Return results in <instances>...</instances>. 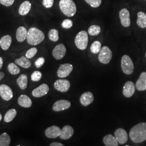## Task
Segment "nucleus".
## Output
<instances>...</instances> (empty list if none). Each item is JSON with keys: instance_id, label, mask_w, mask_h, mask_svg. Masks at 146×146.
<instances>
[{"instance_id": "1", "label": "nucleus", "mask_w": 146, "mask_h": 146, "mask_svg": "<svg viewBox=\"0 0 146 146\" xmlns=\"http://www.w3.org/2000/svg\"><path fill=\"white\" fill-rule=\"evenodd\" d=\"M131 140L139 143L146 140V122H141L134 126L129 131Z\"/></svg>"}, {"instance_id": "2", "label": "nucleus", "mask_w": 146, "mask_h": 146, "mask_svg": "<svg viewBox=\"0 0 146 146\" xmlns=\"http://www.w3.org/2000/svg\"><path fill=\"white\" fill-rule=\"evenodd\" d=\"M45 35L41 30L32 27L28 31L27 36V42L33 46H36L44 40Z\"/></svg>"}, {"instance_id": "3", "label": "nucleus", "mask_w": 146, "mask_h": 146, "mask_svg": "<svg viewBox=\"0 0 146 146\" xmlns=\"http://www.w3.org/2000/svg\"><path fill=\"white\" fill-rule=\"evenodd\" d=\"M59 6L61 11L68 17H72L76 13V6L73 0H60Z\"/></svg>"}, {"instance_id": "4", "label": "nucleus", "mask_w": 146, "mask_h": 146, "mask_svg": "<svg viewBox=\"0 0 146 146\" xmlns=\"http://www.w3.org/2000/svg\"><path fill=\"white\" fill-rule=\"evenodd\" d=\"M88 42V36L87 31H80L75 38V43L76 47L80 50H85Z\"/></svg>"}, {"instance_id": "5", "label": "nucleus", "mask_w": 146, "mask_h": 146, "mask_svg": "<svg viewBox=\"0 0 146 146\" xmlns=\"http://www.w3.org/2000/svg\"><path fill=\"white\" fill-rule=\"evenodd\" d=\"M121 68L126 75H131L134 72V63L131 58L127 55H123L121 58Z\"/></svg>"}, {"instance_id": "6", "label": "nucleus", "mask_w": 146, "mask_h": 146, "mask_svg": "<svg viewBox=\"0 0 146 146\" xmlns=\"http://www.w3.org/2000/svg\"><path fill=\"white\" fill-rule=\"evenodd\" d=\"M113 56L111 50L107 46L102 47L99 54V60L103 64H108L110 62Z\"/></svg>"}, {"instance_id": "7", "label": "nucleus", "mask_w": 146, "mask_h": 146, "mask_svg": "<svg viewBox=\"0 0 146 146\" xmlns=\"http://www.w3.org/2000/svg\"><path fill=\"white\" fill-rule=\"evenodd\" d=\"M73 69V65L71 64L65 63L61 64L57 72L58 77L60 78H64L67 77L72 72Z\"/></svg>"}, {"instance_id": "8", "label": "nucleus", "mask_w": 146, "mask_h": 146, "mask_svg": "<svg viewBox=\"0 0 146 146\" xmlns=\"http://www.w3.org/2000/svg\"><path fill=\"white\" fill-rule=\"evenodd\" d=\"M119 17L121 25L124 27H129L131 25L130 13L126 8L122 9L119 12Z\"/></svg>"}, {"instance_id": "9", "label": "nucleus", "mask_w": 146, "mask_h": 146, "mask_svg": "<svg viewBox=\"0 0 146 146\" xmlns=\"http://www.w3.org/2000/svg\"><path fill=\"white\" fill-rule=\"evenodd\" d=\"M66 53V48L62 43L58 44L52 50V56L56 60H61L65 56Z\"/></svg>"}, {"instance_id": "10", "label": "nucleus", "mask_w": 146, "mask_h": 146, "mask_svg": "<svg viewBox=\"0 0 146 146\" xmlns=\"http://www.w3.org/2000/svg\"><path fill=\"white\" fill-rule=\"evenodd\" d=\"M70 84L67 80H58L54 84V88L58 91L64 93L67 92L70 88Z\"/></svg>"}, {"instance_id": "11", "label": "nucleus", "mask_w": 146, "mask_h": 146, "mask_svg": "<svg viewBox=\"0 0 146 146\" xmlns=\"http://www.w3.org/2000/svg\"><path fill=\"white\" fill-rule=\"evenodd\" d=\"M0 96L5 101H9L13 97V93L11 89L6 84L0 86Z\"/></svg>"}, {"instance_id": "12", "label": "nucleus", "mask_w": 146, "mask_h": 146, "mask_svg": "<svg viewBox=\"0 0 146 146\" xmlns=\"http://www.w3.org/2000/svg\"><path fill=\"white\" fill-rule=\"evenodd\" d=\"M71 106V103L66 100H60L54 103L52 106V110L55 111H60L67 110Z\"/></svg>"}, {"instance_id": "13", "label": "nucleus", "mask_w": 146, "mask_h": 146, "mask_svg": "<svg viewBox=\"0 0 146 146\" xmlns=\"http://www.w3.org/2000/svg\"><path fill=\"white\" fill-rule=\"evenodd\" d=\"M114 136L120 144H125L128 141V135L127 131L122 128H118L115 131L114 133Z\"/></svg>"}, {"instance_id": "14", "label": "nucleus", "mask_w": 146, "mask_h": 146, "mask_svg": "<svg viewBox=\"0 0 146 146\" xmlns=\"http://www.w3.org/2000/svg\"><path fill=\"white\" fill-rule=\"evenodd\" d=\"M49 90V88L47 84H43L33 90L32 95L35 98H40L46 95Z\"/></svg>"}, {"instance_id": "15", "label": "nucleus", "mask_w": 146, "mask_h": 146, "mask_svg": "<svg viewBox=\"0 0 146 146\" xmlns=\"http://www.w3.org/2000/svg\"><path fill=\"white\" fill-rule=\"evenodd\" d=\"M135 91L134 84L131 81H127L123 88V94L126 98H131Z\"/></svg>"}, {"instance_id": "16", "label": "nucleus", "mask_w": 146, "mask_h": 146, "mask_svg": "<svg viewBox=\"0 0 146 146\" xmlns=\"http://www.w3.org/2000/svg\"><path fill=\"white\" fill-rule=\"evenodd\" d=\"M61 131V130L56 125H52L46 129L45 131V135L48 138L54 139L60 136Z\"/></svg>"}, {"instance_id": "17", "label": "nucleus", "mask_w": 146, "mask_h": 146, "mask_svg": "<svg viewBox=\"0 0 146 146\" xmlns=\"http://www.w3.org/2000/svg\"><path fill=\"white\" fill-rule=\"evenodd\" d=\"M94 96L90 92H87L82 94L80 101L83 106H88L94 101Z\"/></svg>"}, {"instance_id": "18", "label": "nucleus", "mask_w": 146, "mask_h": 146, "mask_svg": "<svg viewBox=\"0 0 146 146\" xmlns=\"http://www.w3.org/2000/svg\"><path fill=\"white\" fill-rule=\"evenodd\" d=\"M74 133V131L72 127L68 125H65L63 127L59 136L62 140H68L72 137Z\"/></svg>"}, {"instance_id": "19", "label": "nucleus", "mask_w": 146, "mask_h": 146, "mask_svg": "<svg viewBox=\"0 0 146 146\" xmlns=\"http://www.w3.org/2000/svg\"><path fill=\"white\" fill-rule=\"evenodd\" d=\"M135 88L138 91H144L146 89V72L141 73L135 84Z\"/></svg>"}, {"instance_id": "20", "label": "nucleus", "mask_w": 146, "mask_h": 146, "mask_svg": "<svg viewBox=\"0 0 146 146\" xmlns=\"http://www.w3.org/2000/svg\"><path fill=\"white\" fill-rule=\"evenodd\" d=\"M18 104L22 107L30 108L32 105V101L26 95H21L18 99Z\"/></svg>"}, {"instance_id": "21", "label": "nucleus", "mask_w": 146, "mask_h": 146, "mask_svg": "<svg viewBox=\"0 0 146 146\" xmlns=\"http://www.w3.org/2000/svg\"><path fill=\"white\" fill-rule=\"evenodd\" d=\"M28 31H27L26 28L24 27H20L16 31V38L19 42H23L26 39H27Z\"/></svg>"}, {"instance_id": "22", "label": "nucleus", "mask_w": 146, "mask_h": 146, "mask_svg": "<svg viewBox=\"0 0 146 146\" xmlns=\"http://www.w3.org/2000/svg\"><path fill=\"white\" fill-rule=\"evenodd\" d=\"M103 142L104 145L106 146H118V142L115 136L111 134L105 136L103 139Z\"/></svg>"}, {"instance_id": "23", "label": "nucleus", "mask_w": 146, "mask_h": 146, "mask_svg": "<svg viewBox=\"0 0 146 146\" xmlns=\"http://www.w3.org/2000/svg\"><path fill=\"white\" fill-rule=\"evenodd\" d=\"M31 9V3L28 1H26L23 2L20 6L19 13L20 15L24 16L27 15Z\"/></svg>"}, {"instance_id": "24", "label": "nucleus", "mask_w": 146, "mask_h": 146, "mask_svg": "<svg viewBox=\"0 0 146 146\" xmlns=\"http://www.w3.org/2000/svg\"><path fill=\"white\" fill-rule=\"evenodd\" d=\"M12 41L11 37L9 35H5L2 37L0 40V46L4 50H7L10 46Z\"/></svg>"}, {"instance_id": "25", "label": "nucleus", "mask_w": 146, "mask_h": 146, "mask_svg": "<svg viewBox=\"0 0 146 146\" xmlns=\"http://www.w3.org/2000/svg\"><path fill=\"white\" fill-rule=\"evenodd\" d=\"M137 26L141 28H146V14L143 11H139L137 13L136 21Z\"/></svg>"}, {"instance_id": "26", "label": "nucleus", "mask_w": 146, "mask_h": 146, "mask_svg": "<svg viewBox=\"0 0 146 146\" xmlns=\"http://www.w3.org/2000/svg\"><path fill=\"white\" fill-rule=\"evenodd\" d=\"M15 63L17 65L26 69L29 68L31 64V62L29 58H26V56H22L20 58L16 59Z\"/></svg>"}, {"instance_id": "27", "label": "nucleus", "mask_w": 146, "mask_h": 146, "mask_svg": "<svg viewBox=\"0 0 146 146\" xmlns=\"http://www.w3.org/2000/svg\"><path fill=\"white\" fill-rule=\"evenodd\" d=\"M17 84L20 89L24 90L26 89L28 85V78L25 74H22L17 79Z\"/></svg>"}, {"instance_id": "28", "label": "nucleus", "mask_w": 146, "mask_h": 146, "mask_svg": "<svg viewBox=\"0 0 146 146\" xmlns=\"http://www.w3.org/2000/svg\"><path fill=\"white\" fill-rule=\"evenodd\" d=\"M11 141V137L7 133H3L0 135V146H9Z\"/></svg>"}, {"instance_id": "29", "label": "nucleus", "mask_w": 146, "mask_h": 146, "mask_svg": "<svg viewBox=\"0 0 146 146\" xmlns=\"http://www.w3.org/2000/svg\"><path fill=\"white\" fill-rule=\"evenodd\" d=\"M17 114V111L15 109H11L8 110L4 117V121L5 122H10L14 120Z\"/></svg>"}, {"instance_id": "30", "label": "nucleus", "mask_w": 146, "mask_h": 146, "mask_svg": "<svg viewBox=\"0 0 146 146\" xmlns=\"http://www.w3.org/2000/svg\"><path fill=\"white\" fill-rule=\"evenodd\" d=\"M101 48V44L100 42L99 41H95L90 46V51L94 54H96L100 52Z\"/></svg>"}, {"instance_id": "31", "label": "nucleus", "mask_w": 146, "mask_h": 146, "mask_svg": "<svg viewBox=\"0 0 146 146\" xmlns=\"http://www.w3.org/2000/svg\"><path fill=\"white\" fill-rule=\"evenodd\" d=\"M49 38L53 42H57L59 39L58 31V30L52 29L49 31L48 33Z\"/></svg>"}, {"instance_id": "32", "label": "nucleus", "mask_w": 146, "mask_h": 146, "mask_svg": "<svg viewBox=\"0 0 146 146\" xmlns=\"http://www.w3.org/2000/svg\"><path fill=\"white\" fill-rule=\"evenodd\" d=\"M101 32L100 27L97 25H92L89 28L88 33L91 36L98 35Z\"/></svg>"}, {"instance_id": "33", "label": "nucleus", "mask_w": 146, "mask_h": 146, "mask_svg": "<svg viewBox=\"0 0 146 146\" xmlns=\"http://www.w3.org/2000/svg\"><path fill=\"white\" fill-rule=\"evenodd\" d=\"M8 70L12 75H17L20 73V69L14 63H11L8 65Z\"/></svg>"}, {"instance_id": "34", "label": "nucleus", "mask_w": 146, "mask_h": 146, "mask_svg": "<svg viewBox=\"0 0 146 146\" xmlns=\"http://www.w3.org/2000/svg\"><path fill=\"white\" fill-rule=\"evenodd\" d=\"M42 78V73L39 71H35L31 74V79L33 81L37 82L41 80Z\"/></svg>"}, {"instance_id": "35", "label": "nucleus", "mask_w": 146, "mask_h": 146, "mask_svg": "<svg viewBox=\"0 0 146 146\" xmlns=\"http://www.w3.org/2000/svg\"><path fill=\"white\" fill-rule=\"evenodd\" d=\"M88 4L93 8H98L101 5L102 0H84Z\"/></svg>"}, {"instance_id": "36", "label": "nucleus", "mask_w": 146, "mask_h": 146, "mask_svg": "<svg viewBox=\"0 0 146 146\" xmlns=\"http://www.w3.org/2000/svg\"><path fill=\"white\" fill-rule=\"evenodd\" d=\"M37 52V49L36 48H31L29 49L26 54V57L30 59L33 58Z\"/></svg>"}, {"instance_id": "37", "label": "nucleus", "mask_w": 146, "mask_h": 146, "mask_svg": "<svg viewBox=\"0 0 146 146\" xmlns=\"http://www.w3.org/2000/svg\"><path fill=\"white\" fill-rule=\"evenodd\" d=\"M73 21L70 19H66L62 23V27L64 29H69L73 26Z\"/></svg>"}, {"instance_id": "38", "label": "nucleus", "mask_w": 146, "mask_h": 146, "mask_svg": "<svg viewBox=\"0 0 146 146\" xmlns=\"http://www.w3.org/2000/svg\"><path fill=\"white\" fill-rule=\"evenodd\" d=\"M44 62H45V59L43 57H41L37 59L35 62V65L36 67V68H40L44 64Z\"/></svg>"}, {"instance_id": "39", "label": "nucleus", "mask_w": 146, "mask_h": 146, "mask_svg": "<svg viewBox=\"0 0 146 146\" xmlns=\"http://www.w3.org/2000/svg\"><path fill=\"white\" fill-rule=\"evenodd\" d=\"M42 4L43 6L47 8L52 7L54 4V0H43Z\"/></svg>"}, {"instance_id": "40", "label": "nucleus", "mask_w": 146, "mask_h": 146, "mask_svg": "<svg viewBox=\"0 0 146 146\" xmlns=\"http://www.w3.org/2000/svg\"><path fill=\"white\" fill-rule=\"evenodd\" d=\"M15 0H0V3L7 7H9L13 5Z\"/></svg>"}, {"instance_id": "41", "label": "nucleus", "mask_w": 146, "mask_h": 146, "mask_svg": "<svg viewBox=\"0 0 146 146\" xmlns=\"http://www.w3.org/2000/svg\"><path fill=\"white\" fill-rule=\"evenodd\" d=\"M50 146H64L63 145H62V143H59V142H54L51 143V144L50 145Z\"/></svg>"}, {"instance_id": "42", "label": "nucleus", "mask_w": 146, "mask_h": 146, "mask_svg": "<svg viewBox=\"0 0 146 146\" xmlns=\"http://www.w3.org/2000/svg\"><path fill=\"white\" fill-rule=\"evenodd\" d=\"M3 63V60L2 58L0 57V69H1L2 68Z\"/></svg>"}, {"instance_id": "43", "label": "nucleus", "mask_w": 146, "mask_h": 146, "mask_svg": "<svg viewBox=\"0 0 146 146\" xmlns=\"http://www.w3.org/2000/svg\"><path fill=\"white\" fill-rule=\"evenodd\" d=\"M5 77V74L3 72H0V81L4 78Z\"/></svg>"}, {"instance_id": "44", "label": "nucleus", "mask_w": 146, "mask_h": 146, "mask_svg": "<svg viewBox=\"0 0 146 146\" xmlns=\"http://www.w3.org/2000/svg\"><path fill=\"white\" fill-rule=\"evenodd\" d=\"M2 116L0 114V122H1V121L2 120Z\"/></svg>"}, {"instance_id": "45", "label": "nucleus", "mask_w": 146, "mask_h": 146, "mask_svg": "<svg viewBox=\"0 0 146 146\" xmlns=\"http://www.w3.org/2000/svg\"></svg>"}]
</instances>
